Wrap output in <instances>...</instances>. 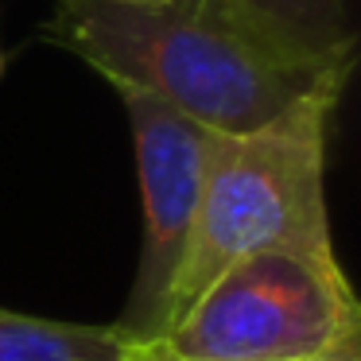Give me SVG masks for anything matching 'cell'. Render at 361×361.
<instances>
[{"label": "cell", "mask_w": 361, "mask_h": 361, "mask_svg": "<svg viewBox=\"0 0 361 361\" xmlns=\"http://www.w3.org/2000/svg\"><path fill=\"white\" fill-rule=\"evenodd\" d=\"M117 4H164V0H117Z\"/></svg>", "instance_id": "9"}, {"label": "cell", "mask_w": 361, "mask_h": 361, "mask_svg": "<svg viewBox=\"0 0 361 361\" xmlns=\"http://www.w3.org/2000/svg\"><path fill=\"white\" fill-rule=\"evenodd\" d=\"M241 4L280 39L314 59L338 63L357 55L342 0H241Z\"/></svg>", "instance_id": "6"}, {"label": "cell", "mask_w": 361, "mask_h": 361, "mask_svg": "<svg viewBox=\"0 0 361 361\" xmlns=\"http://www.w3.org/2000/svg\"><path fill=\"white\" fill-rule=\"evenodd\" d=\"M133 361H190V357H179V353H171L164 342H148V345H136Z\"/></svg>", "instance_id": "7"}, {"label": "cell", "mask_w": 361, "mask_h": 361, "mask_svg": "<svg viewBox=\"0 0 361 361\" xmlns=\"http://www.w3.org/2000/svg\"><path fill=\"white\" fill-rule=\"evenodd\" d=\"M0 71H4V55H0Z\"/></svg>", "instance_id": "10"}, {"label": "cell", "mask_w": 361, "mask_h": 361, "mask_svg": "<svg viewBox=\"0 0 361 361\" xmlns=\"http://www.w3.org/2000/svg\"><path fill=\"white\" fill-rule=\"evenodd\" d=\"M159 342L190 361H319L361 345L338 257L264 252L218 272Z\"/></svg>", "instance_id": "3"}, {"label": "cell", "mask_w": 361, "mask_h": 361, "mask_svg": "<svg viewBox=\"0 0 361 361\" xmlns=\"http://www.w3.org/2000/svg\"><path fill=\"white\" fill-rule=\"evenodd\" d=\"M136 345L117 322H66L0 307V361H133Z\"/></svg>", "instance_id": "5"}, {"label": "cell", "mask_w": 361, "mask_h": 361, "mask_svg": "<svg viewBox=\"0 0 361 361\" xmlns=\"http://www.w3.org/2000/svg\"><path fill=\"white\" fill-rule=\"evenodd\" d=\"M342 90L345 78H334L260 128L206 133L198 214L175 283L171 322L214 276L249 257H338L326 159Z\"/></svg>", "instance_id": "2"}, {"label": "cell", "mask_w": 361, "mask_h": 361, "mask_svg": "<svg viewBox=\"0 0 361 361\" xmlns=\"http://www.w3.org/2000/svg\"><path fill=\"white\" fill-rule=\"evenodd\" d=\"M43 39L78 55L113 90L152 94L210 133L260 128L353 71V59L326 63L291 47L241 0H59Z\"/></svg>", "instance_id": "1"}, {"label": "cell", "mask_w": 361, "mask_h": 361, "mask_svg": "<svg viewBox=\"0 0 361 361\" xmlns=\"http://www.w3.org/2000/svg\"><path fill=\"white\" fill-rule=\"evenodd\" d=\"M117 94L128 113V128H133L144 214L136 280L128 288L117 330H125L133 342L148 345L171 330L175 283H179L183 260H187L190 229H195L210 128H202L198 121L183 117L179 109H171L152 94H140V90L121 86Z\"/></svg>", "instance_id": "4"}, {"label": "cell", "mask_w": 361, "mask_h": 361, "mask_svg": "<svg viewBox=\"0 0 361 361\" xmlns=\"http://www.w3.org/2000/svg\"><path fill=\"white\" fill-rule=\"evenodd\" d=\"M319 361H361V345H353V350H342V353H330V357H319Z\"/></svg>", "instance_id": "8"}]
</instances>
